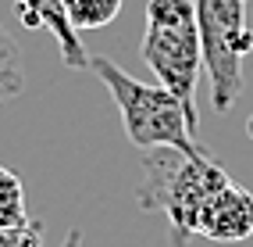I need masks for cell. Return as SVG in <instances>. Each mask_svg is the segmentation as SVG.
Segmentation results:
<instances>
[{
    "label": "cell",
    "instance_id": "cell-9",
    "mask_svg": "<svg viewBox=\"0 0 253 247\" xmlns=\"http://www.w3.org/2000/svg\"><path fill=\"white\" fill-rule=\"evenodd\" d=\"M0 247H43V222L29 219L25 226L0 229Z\"/></svg>",
    "mask_w": 253,
    "mask_h": 247
},
{
    "label": "cell",
    "instance_id": "cell-7",
    "mask_svg": "<svg viewBox=\"0 0 253 247\" xmlns=\"http://www.w3.org/2000/svg\"><path fill=\"white\" fill-rule=\"evenodd\" d=\"M68 22L82 32V29H104L122 14L125 0H61Z\"/></svg>",
    "mask_w": 253,
    "mask_h": 247
},
{
    "label": "cell",
    "instance_id": "cell-8",
    "mask_svg": "<svg viewBox=\"0 0 253 247\" xmlns=\"http://www.w3.org/2000/svg\"><path fill=\"white\" fill-rule=\"evenodd\" d=\"M29 222V211H25V186L22 179L14 176L11 169L0 165V229H11V226H25Z\"/></svg>",
    "mask_w": 253,
    "mask_h": 247
},
{
    "label": "cell",
    "instance_id": "cell-10",
    "mask_svg": "<svg viewBox=\"0 0 253 247\" xmlns=\"http://www.w3.org/2000/svg\"><path fill=\"white\" fill-rule=\"evenodd\" d=\"M61 247H86V244H82V229H72V233L64 237V244H61Z\"/></svg>",
    "mask_w": 253,
    "mask_h": 247
},
{
    "label": "cell",
    "instance_id": "cell-6",
    "mask_svg": "<svg viewBox=\"0 0 253 247\" xmlns=\"http://www.w3.org/2000/svg\"><path fill=\"white\" fill-rule=\"evenodd\" d=\"M14 11L25 29H50L57 40V51H61V61L75 72H86L89 68V54L79 40V29L68 22L64 14V4L61 0H14Z\"/></svg>",
    "mask_w": 253,
    "mask_h": 247
},
{
    "label": "cell",
    "instance_id": "cell-4",
    "mask_svg": "<svg viewBox=\"0 0 253 247\" xmlns=\"http://www.w3.org/2000/svg\"><path fill=\"white\" fill-rule=\"evenodd\" d=\"M193 7L200 47H204V68L211 75V101L214 111L228 115L243 97V61L253 51L246 0H193Z\"/></svg>",
    "mask_w": 253,
    "mask_h": 247
},
{
    "label": "cell",
    "instance_id": "cell-1",
    "mask_svg": "<svg viewBox=\"0 0 253 247\" xmlns=\"http://www.w3.org/2000/svg\"><path fill=\"white\" fill-rule=\"evenodd\" d=\"M232 183V176L211 154H185L175 147H154L143 154V183L136 201L143 211H161L171 229V244L182 247L196 237L207 204Z\"/></svg>",
    "mask_w": 253,
    "mask_h": 247
},
{
    "label": "cell",
    "instance_id": "cell-3",
    "mask_svg": "<svg viewBox=\"0 0 253 247\" xmlns=\"http://www.w3.org/2000/svg\"><path fill=\"white\" fill-rule=\"evenodd\" d=\"M139 51L146 68L157 75V82L178 97L189 119L200 125L196 82H200V68H204V47H200L193 0H150Z\"/></svg>",
    "mask_w": 253,
    "mask_h": 247
},
{
    "label": "cell",
    "instance_id": "cell-5",
    "mask_svg": "<svg viewBox=\"0 0 253 247\" xmlns=\"http://www.w3.org/2000/svg\"><path fill=\"white\" fill-rule=\"evenodd\" d=\"M196 237H207V240H217V244L250 240L253 237V193L232 179V183L207 204Z\"/></svg>",
    "mask_w": 253,
    "mask_h": 247
},
{
    "label": "cell",
    "instance_id": "cell-2",
    "mask_svg": "<svg viewBox=\"0 0 253 247\" xmlns=\"http://www.w3.org/2000/svg\"><path fill=\"white\" fill-rule=\"evenodd\" d=\"M89 72H96V79L111 90L118 115H122V125H125V136L139 151L175 147V151H185V154H211L196 140L200 125L189 119L185 104L171 90H164L161 82H139L111 58H89Z\"/></svg>",
    "mask_w": 253,
    "mask_h": 247
}]
</instances>
